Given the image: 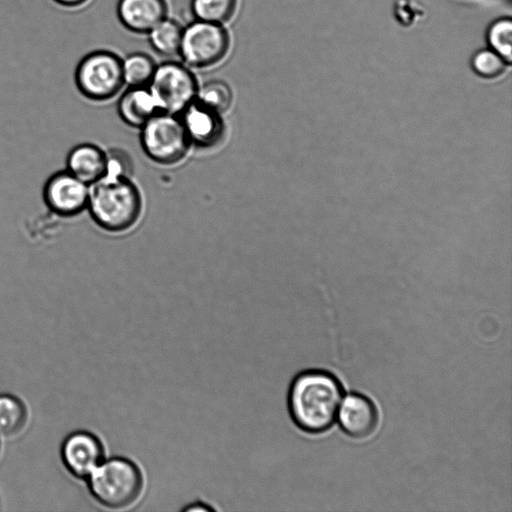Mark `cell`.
Instances as JSON below:
<instances>
[{"label":"cell","instance_id":"1","mask_svg":"<svg viewBox=\"0 0 512 512\" xmlns=\"http://www.w3.org/2000/svg\"><path fill=\"white\" fill-rule=\"evenodd\" d=\"M341 400V384L332 374L323 370H306L292 380L287 406L299 429L320 433L333 424Z\"/></svg>","mask_w":512,"mask_h":512},{"label":"cell","instance_id":"2","mask_svg":"<svg viewBox=\"0 0 512 512\" xmlns=\"http://www.w3.org/2000/svg\"><path fill=\"white\" fill-rule=\"evenodd\" d=\"M140 190L128 175L109 173L92 184L87 208L92 219L109 232L133 227L142 212Z\"/></svg>","mask_w":512,"mask_h":512},{"label":"cell","instance_id":"3","mask_svg":"<svg viewBox=\"0 0 512 512\" xmlns=\"http://www.w3.org/2000/svg\"><path fill=\"white\" fill-rule=\"evenodd\" d=\"M92 496L103 506L126 508L141 496L144 478L139 466L129 458L103 460L88 476Z\"/></svg>","mask_w":512,"mask_h":512},{"label":"cell","instance_id":"4","mask_svg":"<svg viewBox=\"0 0 512 512\" xmlns=\"http://www.w3.org/2000/svg\"><path fill=\"white\" fill-rule=\"evenodd\" d=\"M140 141L145 154L162 165L180 162L192 145L180 116L162 111L141 127Z\"/></svg>","mask_w":512,"mask_h":512},{"label":"cell","instance_id":"5","mask_svg":"<svg viewBox=\"0 0 512 512\" xmlns=\"http://www.w3.org/2000/svg\"><path fill=\"white\" fill-rule=\"evenodd\" d=\"M122 59L112 51L96 50L85 55L75 70L80 93L93 101L114 97L124 85Z\"/></svg>","mask_w":512,"mask_h":512},{"label":"cell","instance_id":"6","mask_svg":"<svg viewBox=\"0 0 512 512\" xmlns=\"http://www.w3.org/2000/svg\"><path fill=\"white\" fill-rule=\"evenodd\" d=\"M148 88L160 111L180 115L196 100L199 85L187 65L166 61L156 66Z\"/></svg>","mask_w":512,"mask_h":512},{"label":"cell","instance_id":"7","mask_svg":"<svg viewBox=\"0 0 512 512\" xmlns=\"http://www.w3.org/2000/svg\"><path fill=\"white\" fill-rule=\"evenodd\" d=\"M230 48V36L221 24L195 19L183 27L179 54L189 68H208L221 62Z\"/></svg>","mask_w":512,"mask_h":512},{"label":"cell","instance_id":"8","mask_svg":"<svg viewBox=\"0 0 512 512\" xmlns=\"http://www.w3.org/2000/svg\"><path fill=\"white\" fill-rule=\"evenodd\" d=\"M89 185L70 172L59 171L51 175L43 189L48 208L57 215L71 217L87 208Z\"/></svg>","mask_w":512,"mask_h":512},{"label":"cell","instance_id":"9","mask_svg":"<svg viewBox=\"0 0 512 512\" xmlns=\"http://www.w3.org/2000/svg\"><path fill=\"white\" fill-rule=\"evenodd\" d=\"M62 459L76 477H88L104 459L101 441L92 433L79 431L69 435L62 446Z\"/></svg>","mask_w":512,"mask_h":512},{"label":"cell","instance_id":"10","mask_svg":"<svg viewBox=\"0 0 512 512\" xmlns=\"http://www.w3.org/2000/svg\"><path fill=\"white\" fill-rule=\"evenodd\" d=\"M191 144L210 148L219 144L225 135L222 114L206 107L197 100L180 115Z\"/></svg>","mask_w":512,"mask_h":512},{"label":"cell","instance_id":"11","mask_svg":"<svg viewBox=\"0 0 512 512\" xmlns=\"http://www.w3.org/2000/svg\"><path fill=\"white\" fill-rule=\"evenodd\" d=\"M337 413L341 429L353 438H366L376 429L378 421L376 407L362 394L347 395L340 403Z\"/></svg>","mask_w":512,"mask_h":512},{"label":"cell","instance_id":"12","mask_svg":"<svg viewBox=\"0 0 512 512\" xmlns=\"http://www.w3.org/2000/svg\"><path fill=\"white\" fill-rule=\"evenodd\" d=\"M165 0H119L117 16L120 23L136 34H147L167 17Z\"/></svg>","mask_w":512,"mask_h":512},{"label":"cell","instance_id":"13","mask_svg":"<svg viewBox=\"0 0 512 512\" xmlns=\"http://www.w3.org/2000/svg\"><path fill=\"white\" fill-rule=\"evenodd\" d=\"M66 166L72 175L87 185H92L107 173L108 156L97 145L82 143L70 150Z\"/></svg>","mask_w":512,"mask_h":512},{"label":"cell","instance_id":"14","mask_svg":"<svg viewBox=\"0 0 512 512\" xmlns=\"http://www.w3.org/2000/svg\"><path fill=\"white\" fill-rule=\"evenodd\" d=\"M160 112L148 86L128 87L118 102V114L131 127L141 128Z\"/></svg>","mask_w":512,"mask_h":512},{"label":"cell","instance_id":"15","mask_svg":"<svg viewBox=\"0 0 512 512\" xmlns=\"http://www.w3.org/2000/svg\"><path fill=\"white\" fill-rule=\"evenodd\" d=\"M182 34L183 27L177 21L167 17L147 33L151 48L162 56L179 54Z\"/></svg>","mask_w":512,"mask_h":512},{"label":"cell","instance_id":"16","mask_svg":"<svg viewBox=\"0 0 512 512\" xmlns=\"http://www.w3.org/2000/svg\"><path fill=\"white\" fill-rule=\"evenodd\" d=\"M124 84L128 87L148 86L156 69L151 56L143 52H134L122 59Z\"/></svg>","mask_w":512,"mask_h":512},{"label":"cell","instance_id":"17","mask_svg":"<svg viewBox=\"0 0 512 512\" xmlns=\"http://www.w3.org/2000/svg\"><path fill=\"white\" fill-rule=\"evenodd\" d=\"M237 0H191L190 8L197 20L224 25L236 11Z\"/></svg>","mask_w":512,"mask_h":512},{"label":"cell","instance_id":"18","mask_svg":"<svg viewBox=\"0 0 512 512\" xmlns=\"http://www.w3.org/2000/svg\"><path fill=\"white\" fill-rule=\"evenodd\" d=\"M196 100L206 107L223 114L232 104L233 92L225 81L213 79L199 86Z\"/></svg>","mask_w":512,"mask_h":512},{"label":"cell","instance_id":"19","mask_svg":"<svg viewBox=\"0 0 512 512\" xmlns=\"http://www.w3.org/2000/svg\"><path fill=\"white\" fill-rule=\"evenodd\" d=\"M26 420L23 404L15 397L0 396V434L11 436L18 433Z\"/></svg>","mask_w":512,"mask_h":512},{"label":"cell","instance_id":"20","mask_svg":"<svg viewBox=\"0 0 512 512\" xmlns=\"http://www.w3.org/2000/svg\"><path fill=\"white\" fill-rule=\"evenodd\" d=\"M496 47L506 55L511 51V26L510 24L499 25L492 35Z\"/></svg>","mask_w":512,"mask_h":512},{"label":"cell","instance_id":"21","mask_svg":"<svg viewBox=\"0 0 512 512\" xmlns=\"http://www.w3.org/2000/svg\"><path fill=\"white\" fill-rule=\"evenodd\" d=\"M476 67L483 75L494 76L501 71L502 65L498 58L490 53H484L478 57Z\"/></svg>","mask_w":512,"mask_h":512},{"label":"cell","instance_id":"22","mask_svg":"<svg viewBox=\"0 0 512 512\" xmlns=\"http://www.w3.org/2000/svg\"><path fill=\"white\" fill-rule=\"evenodd\" d=\"M397 15L399 16V20L410 23L416 17L417 11L414 9L412 3H408V1L400 0L397 6Z\"/></svg>","mask_w":512,"mask_h":512},{"label":"cell","instance_id":"23","mask_svg":"<svg viewBox=\"0 0 512 512\" xmlns=\"http://www.w3.org/2000/svg\"><path fill=\"white\" fill-rule=\"evenodd\" d=\"M185 511H210L213 510V508L209 505H206L205 503L197 502L192 503V505H189V507L184 508Z\"/></svg>","mask_w":512,"mask_h":512},{"label":"cell","instance_id":"24","mask_svg":"<svg viewBox=\"0 0 512 512\" xmlns=\"http://www.w3.org/2000/svg\"><path fill=\"white\" fill-rule=\"evenodd\" d=\"M61 6L64 7H78L86 3L88 0H54Z\"/></svg>","mask_w":512,"mask_h":512}]
</instances>
